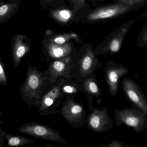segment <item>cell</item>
<instances>
[{"label":"cell","instance_id":"obj_3","mask_svg":"<svg viewBox=\"0 0 147 147\" xmlns=\"http://www.w3.org/2000/svg\"><path fill=\"white\" fill-rule=\"evenodd\" d=\"M147 114L142 111L127 108L114 110V119L117 127L123 124L138 133L147 127Z\"/></svg>","mask_w":147,"mask_h":147},{"label":"cell","instance_id":"obj_15","mask_svg":"<svg viewBox=\"0 0 147 147\" xmlns=\"http://www.w3.org/2000/svg\"><path fill=\"white\" fill-rule=\"evenodd\" d=\"M2 137L7 139L8 145L11 147H20L29 144H33L35 143L33 139L20 136H13L10 134L4 133L0 134V140Z\"/></svg>","mask_w":147,"mask_h":147},{"label":"cell","instance_id":"obj_22","mask_svg":"<svg viewBox=\"0 0 147 147\" xmlns=\"http://www.w3.org/2000/svg\"><path fill=\"white\" fill-rule=\"evenodd\" d=\"M101 147H131L129 145H126L122 143L121 142L115 140L113 141L110 144H107V145H102Z\"/></svg>","mask_w":147,"mask_h":147},{"label":"cell","instance_id":"obj_6","mask_svg":"<svg viewBox=\"0 0 147 147\" xmlns=\"http://www.w3.org/2000/svg\"><path fill=\"white\" fill-rule=\"evenodd\" d=\"M123 89L129 100L143 112L147 114V102L137 84L131 79L124 78L121 82Z\"/></svg>","mask_w":147,"mask_h":147},{"label":"cell","instance_id":"obj_17","mask_svg":"<svg viewBox=\"0 0 147 147\" xmlns=\"http://www.w3.org/2000/svg\"><path fill=\"white\" fill-rule=\"evenodd\" d=\"M51 16L54 19L62 23L68 22L73 17V13L71 11L67 9L57 10L51 13Z\"/></svg>","mask_w":147,"mask_h":147},{"label":"cell","instance_id":"obj_23","mask_svg":"<svg viewBox=\"0 0 147 147\" xmlns=\"http://www.w3.org/2000/svg\"><path fill=\"white\" fill-rule=\"evenodd\" d=\"M144 0H119V2L120 4H127L133 5L135 4H138L142 3Z\"/></svg>","mask_w":147,"mask_h":147},{"label":"cell","instance_id":"obj_9","mask_svg":"<svg viewBox=\"0 0 147 147\" xmlns=\"http://www.w3.org/2000/svg\"><path fill=\"white\" fill-rule=\"evenodd\" d=\"M105 69V76L109 87V92L112 97H114L118 91L119 80L128 74L129 70L122 65L110 66Z\"/></svg>","mask_w":147,"mask_h":147},{"label":"cell","instance_id":"obj_10","mask_svg":"<svg viewBox=\"0 0 147 147\" xmlns=\"http://www.w3.org/2000/svg\"><path fill=\"white\" fill-rule=\"evenodd\" d=\"M24 35L18 34L15 36L13 46V59L15 67L19 65L22 58L30 51V45L28 44Z\"/></svg>","mask_w":147,"mask_h":147},{"label":"cell","instance_id":"obj_24","mask_svg":"<svg viewBox=\"0 0 147 147\" xmlns=\"http://www.w3.org/2000/svg\"><path fill=\"white\" fill-rule=\"evenodd\" d=\"M71 1L75 4L79 5H82L85 4V0H71Z\"/></svg>","mask_w":147,"mask_h":147},{"label":"cell","instance_id":"obj_20","mask_svg":"<svg viewBox=\"0 0 147 147\" xmlns=\"http://www.w3.org/2000/svg\"><path fill=\"white\" fill-rule=\"evenodd\" d=\"M7 83V78L3 65L0 61V85L5 86Z\"/></svg>","mask_w":147,"mask_h":147},{"label":"cell","instance_id":"obj_12","mask_svg":"<svg viewBox=\"0 0 147 147\" xmlns=\"http://www.w3.org/2000/svg\"><path fill=\"white\" fill-rule=\"evenodd\" d=\"M70 62V57L67 56L53 62L50 66L48 70L50 76L49 80L56 79L64 75L67 69L68 64Z\"/></svg>","mask_w":147,"mask_h":147},{"label":"cell","instance_id":"obj_18","mask_svg":"<svg viewBox=\"0 0 147 147\" xmlns=\"http://www.w3.org/2000/svg\"><path fill=\"white\" fill-rule=\"evenodd\" d=\"M83 86L85 91L91 95L94 96H101V92L99 87L92 78H88L85 80Z\"/></svg>","mask_w":147,"mask_h":147},{"label":"cell","instance_id":"obj_11","mask_svg":"<svg viewBox=\"0 0 147 147\" xmlns=\"http://www.w3.org/2000/svg\"><path fill=\"white\" fill-rule=\"evenodd\" d=\"M45 46L49 55L55 59H62L69 56L73 50L72 45L70 43L60 45L47 42Z\"/></svg>","mask_w":147,"mask_h":147},{"label":"cell","instance_id":"obj_1","mask_svg":"<svg viewBox=\"0 0 147 147\" xmlns=\"http://www.w3.org/2000/svg\"><path fill=\"white\" fill-rule=\"evenodd\" d=\"M48 73V69L42 72L30 65L25 81L20 88L21 100L28 106L36 107L42 94L49 86L47 81L50 78Z\"/></svg>","mask_w":147,"mask_h":147},{"label":"cell","instance_id":"obj_8","mask_svg":"<svg viewBox=\"0 0 147 147\" xmlns=\"http://www.w3.org/2000/svg\"><path fill=\"white\" fill-rule=\"evenodd\" d=\"M132 6L120 4L106 7L97 9L89 13L87 18L89 20L95 21L113 18L124 13L128 11Z\"/></svg>","mask_w":147,"mask_h":147},{"label":"cell","instance_id":"obj_16","mask_svg":"<svg viewBox=\"0 0 147 147\" xmlns=\"http://www.w3.org/2000/svg\"><path fill=\"white\" fill-rule=\"evenodd\" d=\"M126 32V30L125 28L122 29L121 32L115 36L110 41L109 44L107 45V49L113 53L118 52L120 49L124 36Z\"/></svg>","mask_w":147,"mask_h":147},{"label":"cell","instance_id":"obj_21","mask_svg":"<svg viewBox=\"0 0 147 147\" xmlns=\"http://www.w3.org/2000/svg\"><path fill=\"white\" fill-rule=\"evenodd\" d=\"M62 90L64 93L75 94L78 92V90L75 87L72 85H63Z\"/></svg>","mask_w":147,"mask_h":147},{"label":"cell","instance_id":"obj_2","mask_svg":"<svg viewBox=\"0 0 147 147\" xmlns=\"http://www.w3.org/2000/svg\"><path fill=\"white\" fill-rule=\"evenodd\" d=\"M63 81L58 85L50 87L49 86L42 94L36 107L42 116L57 113L55 111L63 98L64 93L62 90Z\"/></svg>","mask_w":147,"mask_h":147},{"label":"cell","instance_id":"obj_5","mask_svg":"<svg viewBox=\"0 0 147 147\" xmlns=\"http://www.w3.org/2000/svg\"><path fill=\"white\" fill-rule=\"evenodd\" d=\"M87 124L93 131L102 133L113 127V121L106 107L102 110L95 107L88 118Z\"/></svg>","mask_w":147,"mask_h":147},{"label":"cell","instance_id":"obj_26","mask_svg":"<svg viewBox=\"0 0 147 147\" xmlns=\"http://www.w3.org/2000/svg\"><path fill=\"white\" fill-rule=\"evenodd\" d=\"M46 1H49V0H46Z\"/></svg>","mask_w":147,"mask_h":147},{"label":"cell","instance_id":"obj_13","mask_svg":"<svg viewBox=\"0 0 147 147\" xmlns=\"http://www.w3.org/2000/svg\"><path fill=\"white\" fill-rule=\"evenodd\" d=\"M95 61L94 53L91 49H88L80 64V72L82 76L85 77L92 72L95 67Z\"/></svg>","mask_w":147,"mask_h":147},{"label":"cell","instance_id":"obj_19","mask_svg":"<svg viewBox=\"0 0 147 147\" xmlns=\"http://www.w3.org/2000/svg\"><path fill=\"white\" fill-rule=\"evenodd\" d=\"M77 35L75 33H65L55 36L46 41L47 42L54 43L57 44L62 45L66 43L68 41L77 38Z\"/></svg>","mask_w":147,"mask_h":147},{"label":"cell","instance_id":"obj_25","mask_svg":"<svg viewBox=\"0 0 147 147\" xmlns=\"http://www.w3.org/2000/svg\"><path fill=\"white\" fill-rule=\"evenodd\" d=\"M1 112H0V129H1V124L2 123V122L1 121Z\"/></svg>","mask_w":147,"mask_h":147},{"label":"cell","instance_id":"obj_7","mask_svg":"<svg viewBox=\"0 0 147 147\" xmlns=\"http://www.w3.org/2000/svg\"><path fill=\"white\" fill-rule=\"evenodd\" d=\"M61 113L70 125L81 123L84 120L85 112L81 104H79L71 98L63 103L61 109Z\"/></svg>","mask_w":147,"mask_h":147},{"label":"cell","instance_id":"obj_4","mask_svg":"<svg viewBox=\"0 0 147 147\" xmlns=\"http://www.w3.org/2000/svg\"><path fill=\"white\" fill-rule=\"evenodd\" d=\"M18 131L34 137L66 144L67 142L60 136V133L49 126L31 122L22 125Z\"/></svg>","mask_w":147,"mask_h":147},{"label":"cell","instance_id":"obj_14","mask_svg":"<svg viewBox=\"0 0 147 147\" xmlns=\"http://www.w3.org/2000/svg\"><path fill=\"white\" fill-rule=\"evenodd\" d=\"M20 1L3 3L0 5V24L7 20L18 9Z\"/></svg>","mask_w":147,"mask_h":147}]
</instances>
